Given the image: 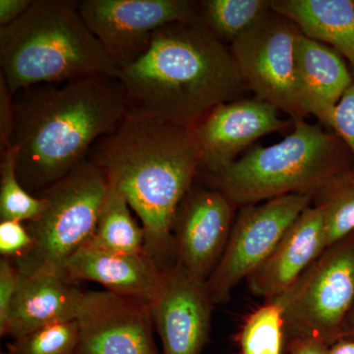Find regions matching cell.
I'll use <instances>...</instances> for the list:
<instances>
[{"label": "cell", "mask_w": 354, "mask_h": 354, "mask_svg": "<svg viewBox=\"0 0 354 354\" xmlns=\"http://www.w3.org/2000/svg\"><path fill=\"white\" fill-rule=\"evenodd\" d=\"M13 106L16 171L27 190L64 178L131 113L120 79L106 75L23 88Z\"/></svg>", "instance_id": "2"}, {"label": "cell", "mask_w": 354, "mask_h": 354, "mask_svg": "<svg viewBox=\"0 0 354 354\" xmlns=\"http://www.w3.org/2000/svg\"><path fill=\"white\" fill-rule=\"evenodd\" d=\"M322 211L328 247L354 232V165L326 184L313 197Z\"/></svg>", "instance_id": "22"}, {"label": "cell", "mask_w": 354, "mask_h": 354, "mask_svg": "<svg viewBox=\"0 0 354 354\" xmlns=\"http://www.w3.org/2000/svg\"><path fill=\"white\" fill-rule=\"evenodd\" d=\"M312 201L310 195L290 194L241 207L225 252L206 281L214 304L230 299L235 286L267 260L286 230L311 206Z\"/></svg>", "instance_id": "9"}, {"label": "cell", "mask_w": 354, "mask_h": 354, "mask_svg": "<svg viewBox=\"0 0 354 354\" xmlns=\"http://www.w3.org/2000/svg\"><path fill=\"white\" fill-rule=\"evenodd\" d=\"M201 24L221 43L232 44L272 10V0L198 2Z\"/></svg>", "instance_id": "21"}, {"label": "cell", "mask_w": 354, "mask_h": 354, "mask_svg": "<svg viewBox=\"0 0 354 354\" xmlns=\"http://www.w3.org/2000/svg\"><path fill=\"white\" fill-rule=\"evenodd\" d=\"M272 10L307 38L334 48L354 72V0H272Z\"/></svg>", "instance_id": "19"}, {"label": "cell", "mask_w": 354, "mask_h": 354, "mask_svg": "<svg viewBox=\"0 0 354 354\" xmlns=\"http://www.w3.org/2000/svg\"><path fill=\"white\" fill-rule=\"evenodd\" d=\"M302 32L292 21L271 10L230 44L248 90L293 122L305 120L297 92V55Z\"/></svg>", "instance_id": "8"}, {"label": "cell", "mask_w": 354, "mask_h": 354, "mask_svg": "<svg viewBox=\"0 0 354 354\" xmlns=\"http://www.w3.org/2000/svg\"><path fill=\"white\" fill-rule=\"evenodd\" d=\"M342 339H354V304L342 327Z\"/></svg>", "instance_id": "33"}, {"label": "cell", "mask_w": 354, "mask_h": 354, "mask_svg": "<svg viewBox=\"0 0 354 354\" xmlns=\"http://www.w3.org/2000/svg\"><path fill=\"white\" fill-rule=\"evenodd\" d=\"M77 354H158L153 337L152 306L111 291L84 293L76 317Z\"/></svg>", "instance_id": "11"}, {"label": "cell", "mask_w": 354, "mask_h": 354, "mask_svg": "<svg viewBox=\"0 0 354 354\" xmlns=\"http://www.w3.org/2000/svg\"><path fill=\"white\" fill-rule=\"evenodd\" d=\"M88 160L118 187L139 216L145 251L162 270L176 254L174 223L184 198L202 172L193 128L131 113L95 142Z\"/></svg>", "instance_id": "1"}, {"label": "cell", "mask_w": 354, "mask_h": 354, "mask_svg": "<svg viewBox=\"0 0 354 354\" xmlns=\"http://www.w3.org/2000/svg\"><path fill=\"white\" fill-rule=\"evenodd\" d=\"M80 330L76 319L51 324L14 339L7 354H77Z\"/></svg>", "instance_id": "25"}, {"label": "cell", "mask_w": 354, "mask_h": 354, "mask_svg": "<svg viewBox=\"0 0 354 354\" xmlns=\"http://www.w3.org/2000/svg\"><path fill=\"white\" fill-rule=\"evenodd\" d=\"M14 132L13 95L0 75V153L12 146Z\"/></svg>", "instance_id": "29"}, {"label": "cell", "mask_w": 354, "mask_h": 354, "mask_svg": "<svg viewBox=\"0 0 354 354\" xmlns=\"http://www.w3.org/2000/svg\"><path fill=\"white\" fill-rule=\"evenodd\" d=\"M118 79L133 113L187 128L248 90L230 46L200 23L160 28Z\"/></svg>", "instance_id": "3"}, {"label": "cell", "mask_w": 354, "mask_h": 354, "mask_svg": "<svg viewBox=\"0 0 354 354\" xmlns=\"http://www.w3.org/2000/svg\"><path fill=\"white\" fill-rule=\"evenodd\" d=\"M353 82L337 102L330 116L329 130L348 147L354 162V72Z\"/></svg>", "instance_id": "26"}, {"label": "cell", "mask_w": 354, "mask_h": 354, "mask_svg": "<svg viewBox=\"0 0 354 354\" xmlns=\"http://www.w3.org/2000/svg\"><path fill=\"white\" fill-rule=\"evenodd\" d=\"M32 3V0H0V28L19 19Z\"/></svg>", "instance_id": "31"}, {"label": "cell", "mask_w": 354, "mask_h": 354, "mask_svg": "<svg viewBox=\"0 0 354 354\" xmlns=\"http://www.w3.org/2000/svg\"><path fill=\"white\" fill-rule=\"evenodd\" d=\"M108 189V177L86 158L41 190L39 196L46 200V207L39 218L26 223L32 244L15 258L18 272L66 274V263L95 234Z\"/></svg>", "instance_id": "6"}, {"label": "cell", "mask_w": 354, "mask_h": 354, "mask_svg": "<svg viewBox=\"0 0 354 354\" xmlns=\"http://www.w3.org/2000/svg\"><path fill=\"white\" fill-rule=\"evenodd\" d=\"M290 354H330V346L316 337H297L286 342Z\"/></svg>", "instance_id": "30"}, {"label": "cell", "mask_w": 354, "mask_h": 354, "mask_svg": "<svg viewBox=\"0 0 354 354\" xmlns=\"http://www.w3.org/2000/svg\"><path fill=\"white\" fill-rule=\"evenodd\" d=\"M236 208L221 191L192 188L174 223L177 264L207 281L225 252Z\"/></svg>", "instance_id": "12"}, {"label": "cell", "mask_w": 354, "mask_h": 354, "mask_svg": "<svg viewBox=\"0 0 354 354\" xmlns=\"http://www.w3.org/2000/svg\"><path fill=\"white\" fill-rule=\"evenodd\" d=\"M84 293L66 274H19L2 337L15 339L51 324L76 319Z\"/></svg>", "instance_id": "17"}, {"label": "cell", "mask_w": 354, "mask_h": 354, "mask_svg": "<svg viewBox=\"0 0 354 354\" xmlns=\"http://www.w3.org/2000/svg\"><path fill=\"white\" fill-rule=\"evenodd\" d=\"M326 249L322 211L313 205L300 214L271 255L246 279L249 290L266 301L281 297Z\"/></svg>", "instance_id": "15"}, {"label": "cell", "mask_w": 354, "mask_h": 354, "mask_svg": "<svg viewBox=\"0 0 354 354\" xmlns=\"http://www.w3.org/2000/svg\"><path fill=\"white\" fill-rule=\"evenodd\" d=\"M0 67L12 95L43 84L120 75L83 20L78 1L69 0H32L19 19L0 28Z\"/></svg>", "instance_id": "4"}, {"label": "cell", "mask_w": 354, "mask_h": 354, "mask_svg": "<svg viewBox=\"0 0 354 354\" xmlns=\"http://www.w3.org/2000/svg\"><path fill=\"white\" fill-rule=\"evenodd\" d=\"M285 341L283 308L274 300L251 313L239 335L242 354H283Z\"/></svg>", "instance_id": "24"}, {"label": "cell", "mask_w": 354, "mask_h": 354, "mask_svg": "<svg viewBox=\"0 0 354 354\" xmlns=\"http://www.w3.org/2000/svg\"><path fill=\"white\" fill-rule=\"evenodd\" d=\"M32 239L22 221H1L0 253L4 257H19L31 248Z\"/></svg>", "instance_id": "27"}, {"label": "cell", "mask_w": 354, "mask_h": 354, "mask_svg": "<svg viewBox=\"0 0 354 354\" xmlns=\"http://www.w3.org/2000/svg\"><path fill=\"white\" fill-rule=\"evenodd\" d=\"M290 127L279 118L276 106L256 97L216 106L193 128L201 152L203 174L220 171L261 137Z\"/></svg>", "instance_id": "14"}, {"label": "cell", "mask_w": 354, "mask_h": 354, "mask_svg": "<svg viewBox=\"0 0 354 354\" xmlns=\"http://www.w3.org/2000/svg\"><path fill=\"white\" fill-rule=\"evenodd\" d=\"M164 274L162 290L151 305L162 354H200L208 339L214 304L206 281L177 263Z\"/></svg>", "instance_id": "13"}, {"label": "cell", "mask_w": 354, "mask_h": 354, "mask_svg": "<svg viewBox=\"0 0 354 354\" xmlns=\"http://www.w3.org/2000/svg\"><path fill=\"white\" fill-rule=\"evenodd\" d=\"M272 300L283 308L286 342L316 337L332 346L341 341L354 304V232L328 247L290 290Z\"/></svg>", "instance_id": "7"}, {"label": "cell", "mask_w": 354, "mask_h": 354, "mask_svg": "<svg viewBox=\"0 0 354 354\" xmlns=\"http://www.w3.org/2000/svg\"><path fill=\"white\" fill-rule=\"evenodd\" d=\"M78 8L120 71L143 57L160 28L201 24L198 2L189 0H83Z\"/></svg>", "instance_id": "10"}, {"label": "cell", "mask_w": 354, "mask_h": 354, "mask_svg": "<svg viewBox=\"0 0 354 354\" xmlns=\"http://www.w3.org/2000/svg\"><path fill=\"white\" fill-rule=\"evenodd\" d=\"M353 82V71L327 44L301 35L297 55V92L305 118L315 116L329 129L330 116Z\"/></svg>", "instance_id": "18"}, {"label": "cell", "mask_w": 354, "mask_h": 354, "mask_svg": "<svg viewBox=\"0 0 354 354\" xmlns=\"http://www.w3.org/2000/svg\"><path fill=\"white\" fill-rule=\"evenodd\" d=\"M86 246L113 253L146 252L143 227L133 218L127 200L111 181L95 234Z\"/></svg>", "instance_id": "20"}, {"label": "cell", "mask_w": 354, "mask_h": 354, "mask_svg": "<svg viewBox=\"0 0 354 354\" xmlns=\"http://www.w3.org/2000/svg\"><path fill=\"white\" fill-rule=\"evenodd\" d=\"M19 272L9 258L0 261V334L6 329L9 310L17 290Z\"/></svg>", "instance_id": "28"}, {"label": "cell", "mask_w": 354, "mask_h": 354, "mask_svg": "<svg viewBox=\"0 0 354 354\" xmlns=\"http://www.w3.org/2000/svg\"><path fill=\"white\" fill-rule=\"evenodd\" d=\"M72 281H90L106 290L152 305L165 283L164 270L148 253L123 254L84 246L65 266Z\"/></svg>", "instance_id": "16"}, {"label": "cell", "mask_w": 354, "mask_h": 354, "mask_svg": "<svg viewBox=\"0 0 354 354\" xmlns=\"http://www.w3.org/2000/svg\"><path fill=\"white\" fill-rule=\"evenodd\" d=\"M330 354H354V339H342L330 346Z\"/></svg>", "instance_id": "32"}, {"label": "cell", "mask_w": 354, "mask_h": 354, "mask_svg": "<svg viewBox=\"0 0 354 354\" xmlns=\"http://www.w3.org/2000/svg\"><path fill=\"white\" fill-rule=\"evenodd\" d=\"M16 152L13 145L1 153L0 162V218L1 221L29 223L43 213L46 200L32 196L18 178Z\"/></svg>", "instance_id": "23"}, {"label": "cell", "mask_w": 354, "mask_h": 354, "mask_svg": "<svg viewBox=\"0 0 354 354\" xmlns=\"http://www.w3.org/2000/svg\"><path fill=\"white\" fill-rule=\"evenodd\" d=\"M279 143L255 147L215 174H204L237 208L290 194L312 198L333 177L354 165L348 147L320 123L293 122Z\"/></svg>", "instance_id": "5"}]
</instances>
